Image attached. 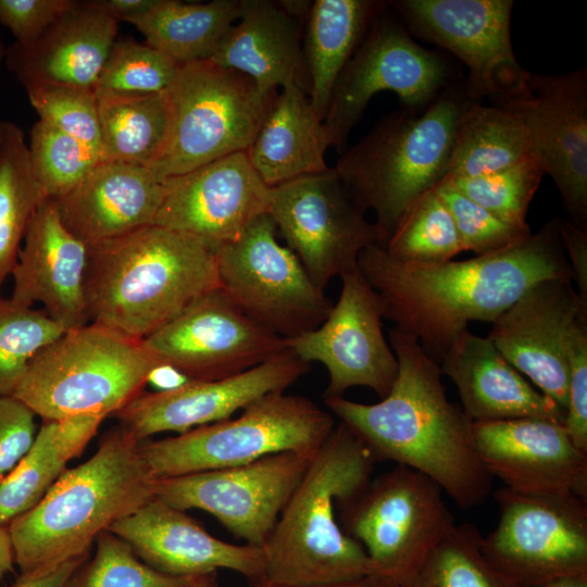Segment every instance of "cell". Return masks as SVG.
Wrapping results in <instances>:
<instances>
[{
	"instance_id": "cell-44",
	"label": "cell",
	"mask_w": 587,
	"mask_h": 587,
	"mask_svg": "<svg viewBox=\"0 0 587 587\" xmlns=\"http://www.w3.org/2000/svg\"><path fill=\"white\" fill-rule=\"evenodd\" d=\"M42 120L72 136L101 160L98 100L95 88L49 85L26 89Z\"/></svg>"
},
{
	"instance_id": "cell-32",
	"label": "cell",
	"mask_w": 587,
	"mask_h": 587,
	"mask_svg": "<svg viewBox=\"0 0 587 587\" xmlns=\"http://www.w3.org/2000/svg\"><path fill=\"white\" fill-rule=\"evenodd\" d=\"M104 419L87 414L43 421L30 448L0 480V526L8 527L43 498Z\"/></svg>"
},
{
	"instance_id": "cell-54",
	"label": "cell",
	"mask_w": 587,
	"mask_h": 587,
	"mask_svg": "<svg viewBox=\"0 0 587 587\" xmlns=\"http://www.w3.org/2000/svg\"><path fill=\"white\" fill-rule=\"evenodd\" d=\"M14 564V553L9 529L5 526H0V579L12 571Z\"/></svg>"
},
{
	"instance_id": "cell-24",
	"label": "cell",
	"mask_w": 587,
	"mask_h": 587,
	"mask_svg": "<svg viewBox=\"0 0 587 587\" xmlns=\"http://www.w3.org/2000/svg\"><path fill=\"white\" fill-rule=\"evenodd\" d=\"M109 530L126 541L146 564L167 575L195 577L226 569L249 582L264 576L261 547L223 541L186 511L155 497Z\"/></svg>"
},
{
	"instance_id": "cell-30",
	"label": "cell",
	"mask_w": 587,
	"mask_h": 587,
	"mask_svg": "<svg viewBox=\"0 0 587 587\" xmlns=\"http://www.w3.org/2000/svg\"><path fill=\"white\" fill-rule=\"evenodd\" d=\"M329 147L323 121L308 93L295 84L280 88L247 149L248 158L270 187L325 172Z\"/></svg>"
},
{
	"instance_id": "cell-7",
	"label": "cell",
	"mask_w": 587,
	"mask_h": 587,
	"mask_svg": "<svg viewBox=\"0 0 587 587\" xmlns=\"http://www.w3.org/2000/svg\"><path fill=\"white\" fill-rule=\"evenodd\" d=\"M158 363L142 339L90 323L65 330L38 351L12 397L43 421L108 417L145 391Z\"/></svg>"
},
{
	"instance_id": "cell-35",
	"label": "cell",
	"mask_w": 587,
	"mask_h": 587,
	"mask_svg": "<svg viewBox=\"0 0 587 587\" xmlns=\"http://www.w3.org/2000/svg\"><path fill=\"white\" fill-rule=\"evenodd\" d=\"M528 157L530 142L521 116L502 105L473 101L458 122L446 178L502 171Z\"/></svg>"
},
{
	"instance_id": "cell-14",
	"label": "cell",
	"mask_w": 587,
	"mask_h": 587,
	"mask_svg": "<svg viewBox=\"0 0 587 587\" xmlns=\"http://www.w3.org/2000/svg\"><path fill=\"white\" fill-rule=\"evenodd\" d=\"M389 5L412 36L453 53L467 67L464 87L492 104L527 92L529 72L513 52L512 0H397Z\"/></svg>"
},
{
	"instance_id": "cell-23",
	"label": "cell",
	"mask_w": 587,
	"mask_h": 587,
	"mask_svg": "<svg viewBox=\"0 0 587 587\" xmlns=\"http://www.w3.org/2000/svg\"><path fill=\"white\" fill-rule=\"evenodd\" d=\"M476 451L507 487L526 492L571 491L587 500V452L563 423L542 417L473 422Z\"/></svg>"
},
{
	"instance_id": "cell-6",
	"label": "cell",
	"mask_w": 587,
	"mask_h": 587,
	"mask_svg": "<svg viewBox=\"0 0 587 587\" xmlns=\"http://www.w3.org/2000/svg\"><path fill=\"white\" fill-rule=\"evenodd\" d=\"M473 102L464 79L423 111L395 110L339 154L334 170L365 210L376 215L384 246L404 212L446 178L458 122Z\"/></svg>"
},
{
	"instance_id": "cell-42",
	"label": "cell",
	"mask_w": 587,
	"mask_h": 587,
	"mask_svg": "<svg viewBox=\"0 0 587 587\" xmlns=\"http://www.w3.org/2000/svg\"><path fill=\"white\" fill-rule=\"evenodd\" d=\"M178 64L163 52L132 38L116 39L98 77L95 90L127 93L163 92L171 86Z\"/></svg>"
},
{
	"instance_id": "cell-41",
	"label": "cell",
	"mask_w": 587,
	"mask_h": 587,
	"mask_svg": "<svg viewBox=\"0 0 587 587\" xmlns=\"http://www.w3.org/2000/svg\"><path fill=\"white\" fill-rule=\"evenodd\" d=\"M545 175L530 155L502 171L464 178L448 179L459 191L499 218L528 226V205Z\"/></svg>"
},
{
	"instance_id": "cell-27",
	"label": "cell",
	"mask_w": 587,
	"mask_h": 587,
	"mask_svg": "<svg viewBox=\"0 0 587 587\" xmlns=\"http://www.w3.org/2000/svg\"><path fill=\"white\" fill-rule=\"evenodd\" d=\"M438 364L457 386L462 409L473 422L522 417L564 422L565 411L513 367L488 336L462 330Z\"/></svg>"
},
{
	"instance_id": "cell-52",
	"label": "cell",
	"mask_w": 587,
	"mask_h": 587,
	"mask_svg": "<svg viewBox=\"0 0 587 587\" xmlns=\"http://www.w3.org/2000/svg\"><path fill=\"white\" fill-rule=\"evenodd\" d=\"M250 587H398V584L390 578L371 574L352 580L319 585L277 584L261 577L250 580Z\"/></svg>"
},
{
	"instance_id": "cell-47",
	"label": "cell",
	"mask_w": 587,
	"mask_h": 587,
	"mask_svg": "<svg viewBox=\"0 0 587 587\" xmlns=\"http://www.w3.org/2000/svg\"><path fill=\"white\" fill-rule=\"evenodd\" d=\"M75 0H0V23L7 26L17 43L37 39Z\"/></svg>"
},
{
	"instance_id": "cell-5",
	"label": "cell",
	"mask_w": 587,
	"mask_h": 587,
	"mask_svg": "<svg viewBox=\"0 0 587 587\" xmlns=\"http://www.w3.org/2000/svg\"><path fill=\"white\" fill-rule=\"evenodd\" d=\"M154 483L139 441L121 426L110 430L91 458L8 526L21 574L86 557L102 532L154 498Z\"/></svg>"
},
{
	"instance_id": "cell-40",
	"label": "cell",
	"mask_w": 587,
	"mask_h": 587,
	"mask_svg": "<svg viewBox=\"0 0 587 587\" xmlns=\"http://www.w3.org/2000/svg\"><path fill=\"white\" fill-rule=\"evenodd\" d=\"M64 332L43 310L0 294V397L12 396L30 360Z\"/></svg>"
},
{
	"instance_id": "cell-2",
	"label": "cell",
	"mask_w": 587,
	"mask_h": 587,
	"mask_svg": "<svg viewBox=\"0 0 587 587\" xmlns=\"http://www.w3.org/2000/svg\"><path fill=\"white\" fill-rule=\"evenodd\" d=\"M389 345L398 373L385 398L365 404L329 397L325 405L362 440L375 462L394 461L424 474L462 509L480 505L494 477L476 451L473 421L449 401L438 362L415 338L392 328Z\"/></svg>"
},
{
	"instance_id": "cell-15",
	"label": "cell",
	"mask_w": 587,
	"mask_h": 587,
	"mask_svg": "<svg viewBox=\"0 0 587 587\" xmlns=\"http://www.w3.org/2000/svg\"><path fill=\"white\" fill-rule=\"evenodd\" d=\"M340 177L325 172L273 187L270 215L313 283L325 289L359 268V255L379 243L378 230Z\"/></svg>"
},
{
	"instance_id": "cell-58",
	"label": "cell",
	"mask_w": 587,
	"mask_h": 587,
	"mask_svg": "<svg viewBox=\"0 0 587 587\" xmlns=\"http://www.w3.org/2000/svg\"><path fill=\"white\" fill-rule=\"evenodd\" d=\"M68 587V586H67Z\"/></svg>"
},
{
	"instance_id": "cell-1",
	"label": "cell",
	"mask_w": 587,
	"mask_h": 587,
	"mask_svg": "<svg viewBox=\"0 0 587 587\" xmlns=\"http://www.w3.org/2000/svg\"><path fill=\"white\" fill-rule=\"evenodd\" d=\"M559 224L552 218L514 246L462 261H401L373 243L360 253L359 270L383 316L439 362L470 322L492 323L538 282L573 280Z\"/></svg>"
},
{
	"instance_id": "cell-34",
	"label": "cell",
	"mask_w": 587,
	"mask_h": 587,
	"mask_svg": "<svg viewBox=\"0 0 587 587\" xmlns=\"http://www.w3.org/2000/svg\"><path fill=\"white\" fill-rule=\"evenodd\" d=\"M101 161L149 167L162 154L172 127L166 91L127 93L96 91Z\"/></svg>"
},
{
	"instance_id": "cell-46",
	"label": "cell",
	"mask_w": 587,
	"mask_h": 587,
	"mask_svg": "<svg viewBox=\"0 0 587 587\" xmlns=\"http://www.w3.org/2000/svg\"><path fill=\"white\" fill-rule=\"evenodd\" d=\"M564 346L569 385L563 425L573 444L587 452V316L580 314L574 320Z\"/></svg>"
},
{
	"instance_id": "cell-53",
	"label": "cell",
	"mask_w": 587,
	"mask_h": 587,
	"mask_svg": "<svg viewBox=\"0 0 587 587\" xmlns=\"http://www.w3.org/2000/svg\"><path fill=\"white\" fill-rule=\"evenodd\" d=\"M190 382L192 380L178 369L166 363H158L148 375V384H151L155 391L177 389Z\"/></svg>"
},
{
	"instance_id": "cell-4",
	"label": "cell",
	"mask_w": 587,
	"mask_h": 587,
	"mask_svg": "<svg viewBox=\"0 0 587 587\" xmlns=\"http://www.w3.org/2000/svg\"><path fill=\"white\" fill-rule=\"evenodd\" d=\"M375 460L344 423L315 452L262 547L264 578L286 585H319L373 574L363 547L346 535L337 505L362 491Z\"/></svg>"
},
{
	"instance_id": "cell-50",
	"label": "cell",
	"mask_w": 587,
	"mask_h": 587,
	"mask_svg": "<svg viewBox=\"0 0 587 587\" xmlns=\"http://www.w3.org/2000/svg\"><path fill=\"white\" fill-rule=\"evenodd\" d=\"M86 557L66 561L50 569L21 574L12 587H67Z\"/></svg>"
},
{
	"instance_id": "cell-43",
	"label": "cell",
	"mask_w": 587,
	"mask_h": 587,
	"mask_svg": "<svg viewBox=\"0 0 587 587\" xmlns=\"http://www.w3.org/2000/svg\"><path fill=\"white\" fill-rule=\"evenodd\" d=\"M96 544L92 561L71 579L68 587H188L196 577L172 576L154 570L110 530L102 532Z\"/></svg>"
},
{
	"instance_id": "cell-37",
	"label": "cell",
	"mask_w": 587,
	"mask_h": 587,
	"mask_svg": "<svg viewBox=\"0 0 587 587\" xmlns=\"http://www.w3.org/2000/svg\"><path fill=\"white\" fill-rule=\"evenodd\" d=\"M473 524L454 525L398 587H503L480 551Z\"/></svg>"
},
{
	"instance_id": "cell-56",
	"label": "cell",
	"mask_w": 587,
	"mask_h": 587,
	"mask_svg": "<svg viewBox=\"0 0 587 587\" xmlns=\"http://www.w3.org/2000/svg\"><path fill=\"white\" fill-rule=\"evenodd\" d=\"M216 573L213 572L196 576L188 587H220Z\"/></svg>"
},
{
	"instance_id": "cell-45",
	"label": "cell",
	"mask_w": 587,
	"mask_h": 587,
	"mask_svg": "<svg viewBox=\"0 0 587 587\" xmlns=\"http://www.w3.org/2000/svg\"><path fill=\"white\" fill-rule=\"evenodd\" d=\"M435 190L454 220L464 251H472L476 255L491 254L532 235L529 226H517L499 218L447 179H442Z\"/></svg>"
},
{
	"instance_id": "cell-57",
	"label": "cell",
	"mask_w": 587,
	"mask_h": 587,
	"mask_svg": "<svg viewBox=\"0 0 587 587\" xmlns=\"http://www.w3.org/2000/svg\"><path fill=\"white\" fill-rule=\"evenodd\" d=\"M7 49L4 48L1 38H0V63L5 58Z\"/></svg>"
},
{
	"instance_id": "cell-17",
	"label": "cell",
	"mask_w": 587,
	"mask_h": 587,
	"mask_svg": "<svg viewBox=\"0 0 587 587\" xmlns=\"http://www.w3.org/2000/svg\"><path fill=\"white\" fill-rule=\"evenodd\" d=\"M142 341L159 363L173 365L193 382L245 372L287 349L283 337L249 319L221 287Z\"/></svg>"
},
{
	"instance_id": "cell-10",
	"label": "cell",
	"mask_w": 587,
	"mask_h": 587,
	"mask_svg": "<svg viewBox=\"0 0 587 587\" xmlns=\"http://www.w3.org/2000/svg\"><path fill=\"white\" fill-rule=\"evenodd\" d=\"M394 12L387 3L375 17L334 86L323 125L339 154L376 93L395 92L402 108L419 112L464 79L441 52L419 45Z\"/></svg>"
},
{
	"instance_id": "cell-31",
	"label": "cell",
	"mask_w": 587,
	"mask_h": 587,
	"mask_svg": "<svg viewBox=\"0 0 587 587\" xmlns=\"http://www.w3.org/2000/svg\"><path fill=\"white\" fill-rule=\"evenodd\" d=\"M388 1L315 0L303 28L309 99L324 121L334 86Z\"/></svg>"
},
{
	"instance_id": "cell-33",
	"label": "cell",
	"mask_w": 587,
	"mask_h": 587,
	"mask_svg": "<svg viewBox=\"0 0 587 587\" xmlns=\"http://www.w3.org/2000/svg\"><path fill=\"white\" fill-rule=\"evenodd\" d=\"M240 0H158L127 21L155 48L179 64L211 59L239 17Z\"/></svg>"
},
{
	"instance_id": "cell-20",
	"label": "cell",
	"mask_w": 587,
	"mask_h": 587,
	"mask_svg": "<svg viewBox=\"0 0 587 587\" xmlns=\"http://www.w3.org/2000/svg\"><path fill=\"white\" fill-rule=\"evenodd\" d=\"M163 187L154 224L215 248L236 240L255 218L270 213L273 192L246 151L170 177Z\"/></svg>"
},
{
	"instance_id": "cell-21",
	"label": "cell",
	"mask_w": 587,
	"mask_h": 587,
	"mask_svg": "<svg viewBox=\"0 0 587 587\" xmlns=\"http://www.w3.org/2000/svg\"><path fill=\"white\" fill-rule=\"evenodd\" d=\"M309 364L288 348L245 372L216 380L190 382L167 391H142L113 414L137 441L162 432L183 434L229 419L273 391H285Z\"/></svg>"
},
{
	"instance_id": "cell-39",
	"label": "cell",
	"mask_w": 587,
	"mask_h": 587,
	"mask_svg": "<svg viewBox=\"0 0 587 587\" xmlns=\"http://www.w3.org/2000/svg\"><path fill=\"white\" fill-rule=\"evenodd\" d=\"M27 146L34 175L52 200L74 190L101 162L78 140L42 120L33 125Z\"/></svg>"
},
{
	"instance_id": "cell-3",
	"label": "cell",
	"mask_w": 587,
	"mask_h": 587,
	"mask_svg": "<svg viewBox=\"0 0 587 587\" xmlns=\"http://www.w3.org/2000/svg\"><path fill=\"white\" fill-rule=\"evenodd\" d=\"M216 248L155 224L88 247V319L145 339L220 288Z\"/></svg>"
},
{
	"instance_id": "cell-26",
	"label": "cell",
	"mask_w": 587,
	"mask_h": 587,
	"mask_svg": "<svg viewBox=\"0 0 587 587\" xmlns=\"http://www.w3.org/2000/svg\"><path fill=\"white\" fill-rule=\"evenodd\" d=\"M117 30V21L75 0L37 39L10 46L5 64L25 89L49 85L95 88Z\"/></svg>"
},
{
	"instance_id": "cell-36",
	"label": "cell",
	"mask_w": 587,
	"mask_h": 587,
	"mask_svg": "<svg viewBox=\"0 0 587 587\" xmlns=\"http://www.w3.org/2000/svg\"><path fill=\"white\" fill-rule=\"evenodd\" d=\"M46 199L33 172L24 133L8 122L0 141V288L16 264L35 212Z\"/></svg>"
},
{
	"instance_id": "cell-49",
	"label": "cell",
	"mask_w": 587,
	"mask_h": 587,
	"mask_svg": "<svg viewBox=\"0 0 587 587\" xmlns=\"http://www.w3.org/2000/svg\"><path fill=\"white\" fill-rule=\"evenodd\" d=\"M559 232L573 282L577 285L579 302L587 310V228H582L571 221L560 220Z\"/></svg>"
},
{
	"instance_id": "cell-22",
	"label": "cell",
	"mask_w": 587,
	"mask_h": 587,
	"mask_svg": "<svg viewBox=\"0 0 587 587\" xmlns=\"http://www.w3.org/2000/svg\"><path fill=\"white\" fill-rule=\"evenodd\" d=\"M580 314L587 316V310L572 279H544L498 316L488 334L507 361L564 411L569 385L565 338Z\"/></svg>"
},
{
	"instance_id": "cell-13",
	"label": "cell",
	"mask_w": 587,
	"mask_h": 587,
	"mask_svg": "<svg viewBox=\"0 0 587 587\" xmlns=\"http://www.w3.org/2000/svg\"><path fill=\"white\" fill-rule=\"evenodd\" d=\"M276 233L268 213L255 218L236 240L216 248L217 273L241 312L288 339L319 327L333 303Z\"/></svg>"
},
{
	"instance_id": "cell-29",
	"label": "cell",
	"mask_w": 587,
	"mask_h": 587,
	"mask_svg": "<svg viewBox=\"0 0 587 587\" xmlns=\"http://www.w3.org/2000/svg\"><path fill=\"white\" fill-rule=\"evenodd\" d=\"M303 28L279 1L240 0L239 17L211 60L250 77L262 96L289 84L309 96Z\"/></svg>"
},
{
	"instance_id": "cell-38",
	"label": "cell",
	"mask_w": 587,
	"mask_h": 587,
	"mask_svg": "<svg viewBox=\"0 0 587 587\" xmlns=\"http://www.w3.org/2000/svg\"><path fill=\"white\" fill-rule=\"evenodd\" d=\"M383 247L398 260L421 263L448 261L464 251L454 220L435 188L404 212Z\"/></svg>"
},
{
	"instance_id": "cell-25",
	"label": "cell",
	"mask_w": 587,
	"mask_h": 587,
	"mask_svg": "<svg viewBox=\"0 0 587 587\" xmlns=\"http://www.w3.org/2000/svg\"><path fill=\"white\" fill-rule=\"evenodd\" d=\"M12 270L11 299L35 302L65 330L88 324L85 279L88 247L63 224L58 204L46 199L35 212Z\"/></svg>"
},
{
	"instance_id": "cell-55",
	"label": "cell",
	"mask_w": 587,
	"mask_h": 587,
	"mask_svg": "<svg viewBox=\"0 0 587 587\" xmlns=\"http://www.w3.org/2000/svg\"><path fill=\"white\" fill-rule=\"evenodd\" d=\"M503 587L523 586L513 585L504 580ZM537 587H587V573L555 578Z\"/></svg>"
},
{
	"instance_id": "cell-19",
	"label": "cell",
	"mask_w": 587,
	"mask_h": 587,
	"mask_svg": "<svg viewBox=\"0 0 587 587\" xmlns=\"http://www.w3.org/2000/svg\"><path fill=\"white\" fill-rule=\"evenodd\" d=\"M495 104L521 116L530 155L554 182L571 222L587 228V67L530 73L525 95Z\"/></svg>"
},
{
	"instance_id": "cell-16",
	"label": "cell",
	"mask_w": 587,
	"mask_h": 587,
	"mask_svg": "<svg viewBox=\"0 0 587 587\" xmlns=\"http://www.w3.org/2000/svg\"><path fill=\"white\" fill-rule=\"evenodd\" d=\"M316 451H285L243 465L159 478L154 497L179 510L201 509L246 544L262 548Z\"/></svg>"
},
{
	"instance_id": "cell-18",
	"label": "cell",
	"mask_w": 587,
	"mask_h": 587,
	"mask_svg": "<svg viewBox=\"0 0 587 587\" xmlns=\"http://www.w3.org/2000/svg\"><path fill=\"white\" fill-rule=\"evenodd\" d=\"M341 278V292L315 329L285 339L305 363L320 362L328 373L325 398L342 397L364 386L385 398L397 377L398 361L382 328V305L359 268Z\"/></svg>"
},
{
	"instance_id": "cell-51",
	"label": "cell",
	"mask_w": 587,
	"mask_h": 587,
	"mask_svg": "<svg viewBox=\"0 0 587 587\" xmlns=\"http://www.w3.org/2000/svg\"><path fill=\"white\" fill-rule=\"evenodd\" d=\"M89 7L109 15L117 22L148 12L158 0H84Z\"/></svg>"
},
{
	"instance_id": "cell-12",
	"label": "cell",
	"mask_w": 587,
	"mask_h": 587,
	"mask_svg": "<svg viewBox=\"0 0 587 587\" xmlns=\"http://www.w3.org/2000/svg\"><path fill=\"white\" fill-rule=\"evenodd\" d=\"M497 526L480 538L487 563L505 582L537 587L587 573V500L571 491L495 494Z\"/></svg>"
},
{
	"instance_id": "cell-48",
	"label": "cell",
	"mask_w": 587,
	"mask_h": 587,
	"mask_svg": "<svg viewBox=\"0 0 587 587\" xmlns=\"http://www.w3.org/2000/svg\"><path fill=\"white\" fill-rule=\"evenodd\" d=\"M35 416L16 398L0 397V480L30 448L36 436Z\"/></svg>"
},
{
	"instance_id": "cell-11",
	"label": "cell",
	"mask_w": 587,
	"mask_h": 587,
	"mask_svg": "<svg viewBox=\"0 0 587 587\" xmlns=\"http://www.w3.org/2000/svg\"><path fill=\"white\" fill-rule=\"evenodd\" d=\"M337 510L342 532L363 547L373 574L397 584L455 525L441 488L400 464L371 479Z\"/></svg>"
},
{
	"instance_id": "cell-8",
	"label": "cell",
	"mask_w": 587,
	"mask_h": 587,
	"mask_svg": "<svg viewBox=\"0 0 587 587\" xmlns=\"http://www.w3.org/2000/svg\"><path fill=\"white\" fill-rule=\"evenodd\" d=\"M333 416L312 400L273 391L241 415L160 440L139 442L155 479L243 465L285 451H316L334 429Z\"/></svg>"
},
{
	"instance_id": "cell-28",
	"label": "cell",
	"mask_w": 587,
	"mask_h": 587,
	"mask_svg": "<svg viewBox=\"0 0 587 587\" xmlns=\"http://www.w3.org/2000/svg\"><path fill=\"white\" fill-rule=\"evenodd\" d=\"M163 191V182L146 166L101 161L54 201L65 227L90 247L154 224Z\"/></svg>"
},
{
	"instance_id": "cell-9",
	"label": "cell",
	"mask_w": 587,
	"mask_h": 587,
	"mask_svg": "<svg viewBox=\"0 0 587 587\" xmlns=\"http://www.w3.org/2000/svg\"><path fill=\"white\" fill-rule=\"evenodd\" d=\"M167 93L168 141L148 167L161 182L247 151L277 95L262 96L250 77L211 59L179 64Z\"/></svg>"
}]
</instances>
